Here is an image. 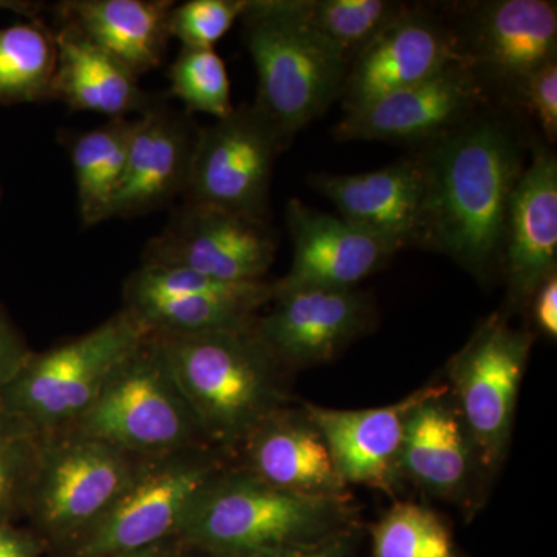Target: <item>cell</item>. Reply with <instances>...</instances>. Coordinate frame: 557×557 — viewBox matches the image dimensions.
<instances>
[{"instance_id":"18","label":"cell","mask_w":557,"mask_h":557,"mask_svg":"<svg viewBox=\"0 0 557 557\" xmlns=\"http://www.w3.org/2000/svg\"><path fill=\"white\" fill-rule=\"evenodd\" d=\"M199 131L189 113L171 109L164 98L137 116L108 220L143 218L185 197Z\"/></svg>"},{"instance_id":"24","label":"cell","mask_w":557,"mask_h":557,"mask_svg":"<svg viewBox=\"0 0 557 557\" xmlns=\"http://www.w3.org/2000/svg\"><path fill=\"white\" fill-rule=\"evenodd\" d=\"M58 62L51 100L75 112H95L109 120L148 112L159 97L139 87L126 65L102 50L73 25L61 22L54 32Z\"/></svg>"},{"instance_id":"27","label":"cell","mask_w":557,"mask_h":557,"mask_svg":"<svg viewBox=\"0 0 557 557\" xmlns=\"http://www.w3.org/2000/svg\"><path fill=\"white\" fill-rule=\"evenodd\" d=\"M58 49L39 17L0 28V104L51 100Z\"/></svg>"},{"instance_id":"6","label":"cell","mask_w":557,"mask_h":557,"mask_svg":"<svg viewBox=\"0 0 557 557\" xmlns=\"http://www.w3.org/2000/svg\"><path fill=\"white\" fill-rule=\"evenodd\" d=\"M148 335L141 321L123 307L78 338L33 351L3 388L0 403L42 434L73 428L116 366Z\"/></svg>"},{"instance_id":"30","label":"cell","mask_w":557,"mask_h":557,"mask_svg":"<svg viewBox=\"0 0 557 557\" xmlns=\"http://www.w3.org/2000/svg\"><path fill=\"white\" fill-rule=\"evenodd\" d=\"M314 30L343 50L350 62L373 36L406 9L388 0H302Z\"/></svg>"},{"instance_id":"9","label":"cell","mask_w":557,"mask_h":557,"mask_svg":"<svg viewBox=\"0 0 557 557\" xmlns=\"http://www.w3.org/2000/svg\"><path fill=\"white\" fill-rule=\"evenodd\" d=\"M78 429L44 434L27 516L49 547L95 522L129 482L139 458Z\"/></svg>"},{"instance_id":"11","label":"cell","mask_w":557,"mask_h":557,"mask_svg":"<svg viewBox=\"0 0 557 557\" xmlns=\"http://www.w3.org/2000/svg\"><path fill=\"white\" fill-rule=\"evenodd\" d=\"M273 296V282H225L141 263L126 278L123 307L150 335L188 336L251 327Z\"/></svg>"},{"instance_id":"4","label":"cell","mask_w":557,"mask_h":557,"mask_svg":"<svg viewBox=\"0 0 557 557\" xmlns=\"http://www.w3.org/2000/svg\"><path fill=\"white\" fill-rule=\"evenodd\" d=\"M240 22L258 73L252 104L292 141L341 100L348 58L311 27L302 0H247Z\"/></svg>"},{"instance_id":"17","label":"cell","mask_w":557,"mask_h":557,"mask_svg":"<svg viewBox=\"0 0 557 557\" xmlns=\"http://www.w3.org/2000/svg\"><path fill=\"white\" fill-rule=\"evenodd\" d=\"M448 388L445 381H437L381 408L330 409L310 403L304 406L327 440L347 486H369L395 496L403 480L401 450L410 412Z\"/></svg>"},{"instance_id":"8","label":"cell","mask_w":557,"mask_h":557,"mask_svg":"<svg viewBox=\"0 0 557 557\" xmlns=\"http://www.w3.org/2000/svg\"><path fill=\"white\" fill-rule=\"evenodd\" d=\"M534 339L531 330L512 327L508 314L498 311L479 325L446 368L450 398L487 478L508 456Z\"/></svg>"},{"instance_id":"21","label":"cell","mask_w":557,"mask_h":557,"mask_svg":"<svg viewBox=\"0 0 557 557\" xmlns=\"http://www.w3.org/2000/svg\"><path fill=\"white\" fill-rule=\"evenodd\" d=\"M502 271L508 309L528 306L539 285L557 273V159L534 146L509 200Z\"/></svg>"},{"instance_id":"20","label":"cell","mask_w":557,"mask_h":557,"mask_svg":"<svg viewBox=\"0 0 557 557\" xmlns=\"http://www.w3.org/2000/svg\"><path fill=\"white\" fill-rule=\"evenodd\" d=\"M285 219L293 262L288 273L273 282L274 292L357 288L398 252L341 215L318 211L296 199L288 201Z\"/></svg>"},{"instance_id":"3","label":"cell","mask_w":557,"mask_h":557,"mask_svg":"<svg viewBox=\"0 0 557 557\" xmlns=\"http://www.w3.org/2000/svg\"><path fill=\"white\" fill-rule=\"evenodd\" d=\"M354 525L351 497L292 493L231 463L194 500L178 537L205 557H258Z\"/></svg>"},{"instance_id":"31","label":"cell","mask_w":557,"mask_h":557,"mask_svg":"<svg viewBox=\"0 0 557 557\" xmlns=\"http://www.w3.org/2000/svg\"><path fill=\"white\" fill-rule=\"evenodd\" d=\"M168 97L182 101L189 115L207 113L222 120L233 113L228 70L215 49L182 47L168 70Z\"/></svg>"},{"instance_id":"16","label":"cell","mask_w":557,"mask_h":557,"mask_svg":"<svg viewBox=\"0 0 557 557\" xmlns=\"http://www.w3.org/2000/svg\"><path fill=\"white\" fill-rule=\"evenodd\" d=\"M450 30L468 67L512 89L557 60V7L549 0L475 3L460 30Z\"/></svg>"},{"instance_id":"1","label":"cell","mask_w":557,"mask_h":557,"mask_svg":"<svg viewBox=\"0 0 557 557\" xmlns=\"http://www.w3.org/2000/svg\"><path fill=\"white\" fill-rule=\"evenodd\" d=\"M426 177L420 247L487 278L504 260L509 200L525 168L515 126L478 112L417 153Z\"/></svg>"},{"instance_id":"5","label":"cell","mask_w":557,"mask_h":557,"mask_svg":"<svg viewBox=\"0 0 557 557\" xmlns=\"http://www.w3.org/2000/svg\"><path fill=\"white\" fill-rule=\"evenodd\" d=\"M231 458L211 446L143 456L115 500L54 548L58 556L112 557L178 536L194 500Z\"/></svg>"},{"instance_id":"25","label":"cell","mask_w":557,"mask_h":557,"mask_svg":"<svg viewBox=\"0 0 557 557\" xmlns=\"http://www.w3.org/2000/svg\"><path fill=\"white\" fill-rule=\"evenodd\" d=\"M171 0H69L58 17L139 76L160 67L166 54Z\"/></svg>"},{"instance_id":"36","label":"cell","mask_w":557,"mask_h":557,"mask_svg":"<svg viewBox=\"0 0 557 557\" xmlns=\"http://www.w3.org/2000/svg\"><path fill=\"white\" fill-rule=\"evenodd\" d=\"M534 325L542 335L555 341L557 338V273L545 278L531 296L528 306Z\"/></svg>"},{"instance_id":"33","label":"cell","mask_w":557,"mask_h":557,"mask_svg":"<svg viewBox=\"0 0 557 557\" xmlns=\"http://www.w3.org/2000/svg\"><path fill=\"white\" fill-rule=\"evenodd\" d=\"M549 143L557 138V60L531 73L515 87Z\"/></svg>"},{"instance_id":"39","label":"cell","mask_w":557,"mask_h":557,"mask_svg":"<svg viewBox=\"0 0 557 557\" xmlns=\"http://www.w3.org/2000/svg\"><path fill=\"white\" fill-rule=\"evenodd\" d=\"M42 5L27 0H0V11H11V13L21 14L27 20H36Z\"/></svg>"},{"instance_id":"10","label":"cell","mask_w":557,"mask_h":557,"mask_svg":"<svg viewBox=\"0 0 557 557\" xmlns=\"http://www.w3.org/2000/svg\"><path fill=\"white\" fill-rule=\"evenodd\" d=\"M289 139L255 104L200 127L185 201L269 220L274 163Z\"/></svg>"},{"instance_id":"28","label":"cell","mask_w":557,"mask_h":557,"mask_svg":"<svg viewBox=\"0 0 557 557\" xmlns=\"http://www.w3.org/2000/svg\"><path fill=\"white\" fill-rule=\"evenodd\" d=\"M372 557H467L434 509L398 502L372 527Z\"/></svg>"},{"instance_id":"14","label":"cell","mask_w":557,"mask_h":557,"mask_svg":"<svg viewBox=\"0 0 557 557\" xmlns=\"http://www.w3.org/2000/svg\"><path fill=\"white\" fill-rule=\"evenodd\" d=\"M482 78L456 62L432 78L351 110L333 127L339 141H432L480 112Z\"/></svg>"},{"instance_id":"2","label":"cell","mask_w":557,"mask_h":557,"mask_svg":"<svg viewBox=\"0 0 557 557\" xmlns=\"http://www.w3.org/2000/svg\"><path fill=\"white\" fill-rule=\"evenodd\" d=\"M156 336L211 448L236 456L252 431L289 405L292 370L251 327Z\"/></svg>"},{"instance_id":"34","label":"cell","mask_w":557,"mask_h":557,"mask_svg":"<svg viewBox=\"0 0 557 557\" xmlns=\"http://www.w3.org/2000/svg\"><path fill=\"white\" fill-rule=\"evenodd\" d=\"M359 544L361 530L354 525L309 544L274 549L258 557H358Z\"/></svg>"},{"instance_id":"37","label":"cell","mask_w":557,"mask_h":557,"mask_svg":"<svg viewBox=\"0 0 557 557\" xmlns=\"http://www.w3.org/2000/svg\"><path fill=\"white\" fill-rule=\"evenodd\" d=\"M49 545L35 531L0 523V557H39Z\"/></svg>"},{"instance_id":"15","label":"cell","mask_w":557,"mask_h":557,"mask_svg":"<svg viewBox=\"0 0 557 557\" xmlns=\"http://www.w3.org/2000/svg\"><path fill=\"white\" fill-rule=\"evenodd\" d=\"M456 62L463 61L448 25L426 10L406 7L348 62L341 97L344 110L364 108Z\"/></svg>"},{"instance_id":"38","label":"cell","mask_w":557,"mask_h":557,"mask_svg":"<svg viewBox=\"0 0 557 557\" xmlns=\"http://www.w3.org/2000/svg\"><path fill=\"white\" fill-rule=\"evenodd\" d=\"M112 557H205L196 548L186 544L178 536L166 539L159 544L149 545V547L135 549V552L121 553Z\"/></svg>"},{"instance_id":"23","label":"cell","mask_w":557,"mask_h":557,"mask_svg":"<svg viewBox=\"0 0 557 557\" xmlns=\"http://www.w3.org/2000/svg\"><path fill=\"white\" fill-rule=\"evenodd\" d=\"M236 454H240L236 465L281 490L313 497H351L327 440L304 405L271 413Z\"/></svg>"},{"instance_id":"40","label":"cell","mask_w":557,"mask_h":557,"mask_svg":"<svg viewBox=\"0 0 557 557\" xmlns=\"http://www.w3.org/2000/svg\"><path fill=\"white\" fill-rule=\"evenodd\" d=\"M0 199H2V190H0Z\"/></svg>"},{"instance_id":"12","label":"cell","mask_w":557,"mask_h":557,"mask_svg":"<svg viewBox=\"0 0 557 557\" xmlns=\"http://www.w3.org/2000/svg\"><path fill=\"white\" fill-rule=\"evenodd\" d=\"M277 242L269 220L183 201L143 251V265L196 271L225 282L265 281Z\"/></svg>"},{"instance_id":"7","label":"cell","mask_w":557,"mask_h":557,"mask_svg":"<svg viewBox=\"0 0 557 557\" xmlns=\"http://www.w3.org/2000/svg\"><path fill=\"white\" fill-rule=\"evenodd\" d=\"M73 429L135 456L209 446L150 333L116 366Z\"/></svg>"},{"instance_id":"29","label":"cell","mask_w":557,"mask_h":557,"mask_svg":"<svg viewBox=\"0 0 557 557\" xmlns=\"http://www.w3.org/2000/svg\"><path fill=\"white\" fill-rule=\"evenodd\" d=\"M44 434L0 403V523L27 516Z\"/></svg>"},{"instance_id":"19","label":"cell","mask_w":557,"mask_h":557,"mask_svg":"<svg viewBox=\"0 0 557 557\" xmlns=\"http://www.w3.org/2000/svg\"><path fill=\"white\" fill-rule=\"evenodd\" d=\"M403 480L429 496L474 511L490 478L468 437L449 388L410 412L401 450Z\"/></svg>"},{"instance_id":"13","label":"cell","mask_w":557,"mask_h":557,"mask_svg":"<svg viewBox=\"0 0 557 557\" xmlns=\"http://www.w3.org/2000/svg\"><path fill=\"white\" fill-rule=\"evenodd\" d=\"M256 330L289 370L325 364L376 324L372 298L357 288L274 292Z\"/></svg>"},{"instance_id":"22","label":"cell","mask_w":557,"mask_h":557,"mask_svg":"<svg viewBox=\"0 0 557 557\" xmlns=\"http://www.w3.org/2000/svg\"><path fill=\"white\" fill-rule=\"evenodd\" d=\"M309 183L341 218L397 251L421 244L426 177L420 157L364 174H313Z\"/></svg>"},{"instance_id":"35","label":"cell","mask_w":557,"mask_h":557,"mask_svg":"<svg viewBox=\"0 0 557 557\" xmlns=\"http://www.w3.org/2000/svg\"><path fill=\"white\" fill-rule=\"evenodd\" d=\"M32 354L17 330L0 310V394L20 373Z\"/></svg>"},{"instance_id":"32","label":"cell","mask_w":557,"mask_h":557,"mask_svg":"<svg viewBox=\"0 0 557 557\" xmlns=\"http://www.w3.org/2000/svg\"><path fill=\"white\" fill-rule=\"evenodd\" d=\"M247 0H189L174 3L168 16V33L188 49H214L240 21Z\"/></svg>"},{"instance_id":"26","label":"cell","mask_w":557,"mask_h":557,"mask_svg":"<svg viewBox=\"0 0 557 557\" xmlns=\"http://www.w3.org/2000/svg\"><path fill=\"white\" fill-rule=\"evenodd\" d=\"M135 119H115L70 141L81 223L91 228L108 220L113 197L126 171Z\"/></svg>"}]
</instances>
